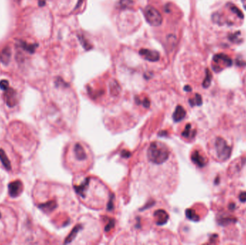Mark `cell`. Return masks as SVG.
I'll return each instance as SVG.
<instances>
[{
    "mask_svg": "<svg viewBox=\"0 0 246 245\" xmlns=\"http://www.w3.org/2000/svg\"><path fill=\"white\" fill-rule=\"evenodd\" d=\"M212 21L214 22L215 23H217L218 25H223V21L222 20V16L220 15V13L218 12H215L214 13L213 15L212 16Z\"/></svg>",
    "mask_w": 246,
    "mask_h": 245,
    "instance_id": "obj_24",
    "label": "cell"
},
{
    "mask_svg": "<svg viewBox=\"0 0 246 245\" xmlns=\"http://www.w3.org/2000/svg\"><path fill=\"white\" fill-rule=\"evenodd\" d=\"M57 205L55 201H47L46 203H41L38 205V207L41 210L45 211V212H51L56 208Z\"/></svg>",
    "mask_w": 246,
    "mask_h": 245,
    "instance_id": "obj_13",
    "label": "cell"
},
{
    "mask_svg": "<svg viewBox=\"0 0 246 245\" xmlns=\"http://www.w3.org/2000/svg\"><path fill=\"white\" fill-rule=\"evenodd\" d=\"M5 93H4V99H5V102L7 105L9 107H13L15 106L17 103V93L15 90L13 89L12 88H9L7 89H6L5 91H4Z\"/></svg>",
    "mask_w": 246,
    "mask_h": 245,
    "instance_id": "obj_5",
    "label": "cell"
},
{
    "mask_svg": "<svg viewBox=\"0 0 246 245\" xmlns=\"http://www.w3.org/2000/svg\"><path fill=\"white\" fill-rule=\"evenodd\" d=\"M215 147L218 159L227 160L231 156L232 147L227 145V142L223 138L217 137L215 140Z\"/></svg>",
    "mask_w": 246,
    "mask_h": 245,
    "instance_id": "obj_3",
    "label": "cell"
},
{
    "mask_svg": "<svg viewBox=\"0 0 246 245\" xmlns=\"http://www.w3.org/2000/svg\"><path fill=\"white\" fill-rule=\"evenodd\" d=\"M192 125L190 124H188L185 127V129H184V131L182 132V136L186 138H188L189 137H191V133L192 132H194L195 131H192Z\"/></svg>",
    "mask_w": 246,
    "mask_h": 245,
    "instance_id": "obj_26",
    "label": "cell"
},
{
    "mask_svg": "<svg viewBox=\"0 0 246 245\" xmlns=\"http://www.w3.org/2000/svg\"><path fill=\"white\" fill-rule=\"evenodd\" d=\"M0 218H1V213H0Z\"/></svg>",
    "mask_w": 246,
    "mask_h": 245,
    "instance_id": "obj_34",
    "label": "cell"
},
{
    "mask_svg": "<svg viewBox=\"0 0 246 245\" xmlns=\"http://www.w3.org/2000/svg\"><path fill=\"white\" fill-rule=\"evenodd\" d=\"M38 5L40 7H43L45 5V0H39Z\"/></svg>",
    "mask_w": 246,
    "mask_h": 245,
    "instance_id": "obj_31",
    "label": "cell"
},
{
    "mask_svg": "<svg viewBox=\"0 0 246 245\" xmlns=\"http://www.w3.org/2000/svg\"><path fill=\"white\" fill-rule=\"evenodd\" d=\"M11 58V50L9 47H5L0 53V61L4 64H8Z\"/></svg>",
    "mask_w": 246,
    "mask_h": 245,
    "instance_id": "obj_11",
    "label": "cell"
},
{
    "mask_svg": "<svg viewBox=\"0 0 246 245\" xmlns=\"http://www.w3.org/2000/svg\"><path fill=\"white\" fill-rule=\"evenodd\" d=\"M229 209H230V210H234V209H235V204L233 203H231L229 205Z\"/></svg>",
    "mask_w": 246,
    "mask_h": 245,
    "instance_id": "obj_32",
    "label": "cell"
},
{
    "mask_svg": "<svg viewBox=\"0 0 246 245\" xmlns=\"http://www.w3.org/2000/svg\"><path fill=\"white\" fill-rule=\"evenodd\" d=\"M37 46H38L37 44H27V43L23 42V41L19 42V47H21L23 50H26L27 52H29L31 54L35 53Z\"/></svg>",
    "mask_w": 246,
    "mask_h": 245,
    "instance_id": "obj_16",
    "label": "cell"
},
{
    "mask_svg": "<svg viewBox=\"0 0 246 245\" xmlns=\"http://www.w3.org/2000/svg\"><path fill=\"white\" fill-rule=\"evenodd\" d=\"M184 90L186 91H191L192 88L189 86H185V87H184Z\"/></svg>",
    "mask_w": 246,
    "mask_h": 245,
    "instance_id": "obj_33",
    "label": "cell"
},
{
    "mask_svg": "<svg viewBox=\"0 0 246 245\" xmlns=\"http://www.w3.org/2000/svg\"><path fill=\"white\" fill-rule=\"evenodd\" d=\"M83 2H84V0H78V2H77V4L76 5V7H75L74 9H79V7H81V5H82Z\"/></svg>",
    "mask_w": 246,
    "mask_h": 245,
    "instance_id": "obj_30",
    "label": "cell"
},
{
    "mask_svg": "<svg viewBox=\"0 0 246 245\" xmlns=\"http://www.w3.org/2000/svg\"><path fill=\"white\" fill-rule=\"evenodd\" d=\"M186 216L188 217V219H191L192 221H197L199 220V217L198 215H196V213L194 210H192V209H187L186 211Z\"/></svg>",
    "mask_w": 246,
    "mask_h": 245,
    "instance_id": "obj_19",
    "label": "cell"
},
{
    "mask_svg": "<svg viewBox=\"0 0 246 245\" xmlns=\"http://www.w3.org/2000/svg\"><path fill=\"white\" fill-rule=\"evenodd\" d=\"M110 94L114 96H118L120 94L121 91V86L118 81L113 79L110 82Z\"/></svg>",
    "mask_w": 246,
    "mask_h": 245,
    "instance_id": "obj_12",
    "label": "cell"
},
{
    "mask_svg": "<svg viewBox=\"0 0 246 245\" xmlns=\"http://www.w3.org/2000/svg\"><path fill=\"white\" fill-rule=\"evenodd\" d=\"M191 157L192 162L200 167H203L207 164V160H206L205 158L197 150H195V151H194L192 153Z\"/></svg>",
    "mask_w": 246,
    "mask_h": 245,
    "instance_id": "obj_8",
    "label": "cell"
},
{
    "mask_svg": "<svg viewBox=\"0 0 246 245\" xmlns=\"http://www.w3.org/2000/svg\"><path fill=\"white\" fill-rule=\"evenodd\" d=\"M227 5L229 6V8L230 9V10L236 14V15H237V17H239L240 18H241V19H243L244 15H243V12H242L238 8L236 7V6L233 5V4H227Z\"/></svg>",
    "mask_w": 246,
    "mask_h": 245,
    "instance_id": "obj_21",
    "label": "cell"
},
{
    "mask_svg": "<svg viewBox=\"0 0 246 245\" xmlns=\"http://www.w3.org/2000/svg\"><path fill=\"white\" fill-rule=\"evenodd\" d=\"M78 38L80 41L81 44L82 45V46L86 50H89L92 48V45L89 43V41L87 40L84 35H78Z\"/></svg>",
    "mask_w": 246,
    "mask_h": 245,
    "instance_id": "obj_18",
    "label": "cell"
},
{
    "mask_svg": "<svg viewBox=\"0 0 246 245\" xmlns=\"http://www.w3.org/2000/svg\"><path fill=\"white\" fill-rule=\"evenodd\" d=\"M146 20L148 24L154 27L160 26L163 22V17L160 12L152 6H147L144 9Z\"/></svg>",
    "mask_w": 246,
    "mask_h": 245,
    "instance_id": "obj_4",
    "label": "cell"
},
{
    "mask_svg": "<svg viewBox=\"0 0 246 245\" xmlns=\"http://www.w3.org/2000/svg\"><path fill=\"white\" fill-rule=\"evenodd\" d=\"M205 74H206L205 78H204V81L202 83V86H203L204 88H207L211 85L212 76L211 72H210V71L208 68L205 70Z\"/></svg>",
    "mask_w": 246,
    "mask_h": 245,
    "instance_id": "obj_17",
    "label": "cell"
},
{
    "mask_svg": "<svg viewBox=\"0 0 246 245\" xmlns=\"http://www.w3.org/2000/svg\"><path fill=\"white\" fill-rule=\"evenodd\" d=\"M0 160H1L4 167H5L7 171H10L12 168L11 163L10 161H9L7 155H6L5 152L2 149H0Z\"/></svg>",
    "mask_w": 246,
    "mask_h": 245,
    "instance_id": "obj_14",
    "label": "cell"
},
{
    "mask_svg": "<svg viewBox=\"0 0 246 245\" xmlns=\"http://www.w3.org/2000/svg\"><path fill=\"white\" fill-rule=\"evenodd\" d=\"M186 111L181 106H178L176 109L175 112L174 114V119L176 122H179L185 117Z\"/></svg>",
    "mask_w": 246,
    "mask_h": 245,
    "instance_id": "obj_15",
    "label": "cell"
},
{
    "mask_svg": "<svg viewBox=\"0 0 246 245\" xmlns=\"http://www.w3.org/2000/svg\"><path fill=\"white\" fill-rule=\"evenodd\" d=\"M153 216H154V218L156 219V223H157L158 224H160V225L165 224L168 219V216L167 213L165 212V211H163V210L156 211V212L154 213Z\"/></svg>",
    "mask_w": 246,
    "mask_h": 245,
    "instance_id": "obj_10",
    "label": "cell"
},
{
    "mask_svg": "<svg viewBox=\"0 0 246 245\" xmlns=\"http://www.w3.org/2000/svg\"><path fill=\"white\" fill-rule=\"evenodd\" d=\"M74 188L84 203L93 208H103L104 205L100 201V198L104 203L105 201H108L107 189L94 178H84L80 183L75 185Z\"/></svg>",
    "mask_w": 246,
    "mask_h": 245,
    "instance_id": "obj_1",
    "label": "cell"
},
{
    "mask_svg": "<svg viewBox=\"0 0 246 245\" xmlns=\"http://www.w3.org/2000/svg\"><path fill=\"white\" fill-rule=\"evenodd\" d=\"M239 198H240V201H241V202H246V192L245 191H243V192H242L241 194H240Z\"/></svg>",
    "mask_w": 246,
    "mask_h": 245,
    "instance_id": "obj_29",
    "label": "cell"
},
{
    "mask_svg": "<svg viewBox=\"0 0 246 245\" xmlns=\"http://www.w3.org/2000/svg\"><path fill=\"white\" fill-rule=\"evenodd\" d=\"M236 221H237V220H236L235 219L229 218V217H227V218L220 219V220L218 221V222H219V224L220 225H222V226H225V225L229 224L230 223H231V222L235 223Z\"/></svg>",
    "mask_w": 246,
    "mask_h": 245,
    "instance_id": "obj_25",
    "label": "cell"
},
{
    "mask_svg": "<svg viewBox=\"0 0 246 245\" xmlns=\"http://www.w3.org/2000/svg\"><path fill=\"white\" fill-rule=\"evenodd\" d=\"M9 87V81L7 80H2L0 81V88L2 90L5 91L6 89H7Z\"/></svg>",
    "mask_w": 246,
    "mask_h": 245,
    "instance_id": "obj_27",
    "label": "cell"
},
{
    "mask_svg": "<svg viewBox=\"0 0 246 245\" xmlns=\"http://www.w3.org/2000/svg\"><path fill=\"white\" fill-rule=\"evenodd\" d=\"M213 61L216 63H218L220 61H223L224 64H225L227 66H231L233 65V60L232 59L228 57L227 55L223 54V53H219L214 55Z\"/></svg>",
    "mask_w": 246,
    "mask_h": 245,
    "instance_id": "obj_9",
    "label": "cell"
},
{
    "mask_svg": "<svg viewBox=\"0 0 246 245\" xmlns=\"http://www.w3.org/2000/svg\"><path fill=\"white\" fill-rule=\"evenodd\" d=\"M244 1H245V0H243V2H244Z\"/></svg>",
    "mask_w": 246,
    "mask_h": 245,
    "instance_id": "obj_35",
    "label": "cell"
},
{
    "mask_svg": "<svg viewBox=\"0 0 246 245\" xmlns=\"http://www.w3.org/2000/svg\"><path fill=\"white\" fill-rule=\"evenodd\" d=\"M72 164L76 171L85 170L92 165V155L89 148L81 142H75L71 147Z\"/></svg>",
    "mask_w": 246,
    "mask_h": 245,
    "instance_id": "obj_2",
    "label": "cell"
},
{
    "mask_svg": "<svg viewBox=\"0 0 246 245\" xmlns=\"http://www.w3.org/2000/svg\"><path fill=\"white\" fill-rule=\"evenodd\" d=\"M139 54L145 60L150 62H157L160 59V54L158 51L148 50V49H141L139 50Z\"/></svg>",
    "mask_w": 246,
    "mask_h": 245,
    "instance_id": "obj_6",
    "label": "cell"
},
{
    "mask_svg": "<svg viewBox=\"0 0 246 245\" xmlns=\"http://www.w3.org/2000/svg\"><path fill=\"white\" fill-rule=\"evenodd\" d=\"M55 83V85H56V86H68L66 83H65L62 78H60V77H58V78H56Z\"/></svg>",
    "mask_w": 246,
    "mask_h": 245,
    "instance_id": "obj_28",
    "label": "cell"
},
{
    "mask_svg": "<svg viewBox=\"0 0 246 245\" xmlns=\"http://www.w3.org/2000/svg\"><path fill=\"white\" fill-rule=\"evenodd\" d=\"M189 103H190V104H191L192 106H194L195 105H197V106L202 105V96H200L199 94H196L195 95V98H192V99H189Z\"/></svg>",
    "mask_w": 246,
    "mask_h": 245,
    "instance_id": "obj_20",
    "label": "cell"
},
{
    "mask_svg": "<svg viewBox=\"0 0 246 245\" xmlns=\"http://www.w3.org/2000/svg\"><path fill=\"white\" fill-rule=\"evenodd\" d=\"M132 0H120L118 4V7L121 8V9H127L131 7L132 5Z\"/></svg>",
    "mask_w": 246,
    "mask_h": 245,
    "instance_id": "obj_23",
    "label": "cell"
},
{
    "mask_svg": "<svg viewBox=\"0 0 246 245\" xmlns=\"http://www.w3.org/2000/svg\"><path fill=\"white\" fill-rule=\"evenodd\" d=\"M8 191L11 197L15 198L20 194L23 191V184L20 181H15L8 185Z\"/></svg>",
    "mask_w": 246,
    "mask_h": 245,
    "instance_id": "obj_7",
    "label": "cell"
},
{
    "mask_svg": "<svg viewBox=\"0 0 246 245\" xmlns=\"http://www.w3.org/2000/svg\"><path fill=\"white\" fill-rule=\"evenodd\" d=\"M240 35H241V32H236V33H233V34L229 35L228 36V38H229L231 42L235 43H239L241 42V40L239 39Z\"/></svg>",
    "mask_w": 246,
    "mask_h": 245,
    "instance_id": "obj_22",
    "label": "cell"
}]
</instances>
